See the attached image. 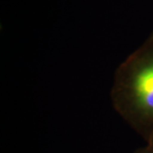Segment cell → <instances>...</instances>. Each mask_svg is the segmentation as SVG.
Masks as SVG:
<instances>
[{"label": "cell", "instance_id": "obj_1", "mask_svg": "<svg viewBox=\"0 0 153 153\" xmlns=\"http://www.w3.org/2000/svg\"><path fill=\"white\" fill-rule=\"evenodd\" d=\"M115 111L145 140L153 136V32L115 71Z\"/></svg>", "mask_w": 153, "mask_h": 153}, {"label": "cell", "instance_id": "obj_2", "mask_svg": "<svg viewBox=\"0 0 153 153\" xmlns=\"http://www.w3.org/2000/svg\"><path fill=\"white\" fill-rule=\"evenodd\" d=\"M134 153H153V136L147 141V145L137 149Z\"/></svg>", "mask_w": 153, "mask_h": 153}]
</instances>
